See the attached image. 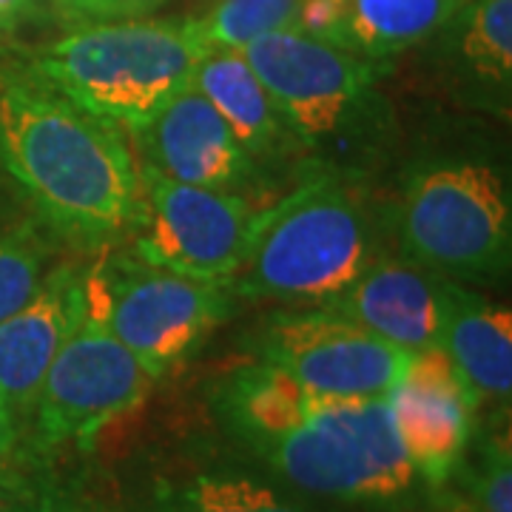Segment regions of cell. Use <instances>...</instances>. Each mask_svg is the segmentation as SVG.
<instances>
[{"label": "cell", "mask_w": 512, "mask_h": 512, "mask_svg": "<svg viewBox=\"0 0 512 512\" xmlns=\"http://www.w3.org/2000/svg\"><path fill=\"white\" fill-rule=\"evenodd\" d=\"M0 160L69 234L114 237L140 222L143 194L123 131L46 83L0 92Z\"/></svg>", "instance_id": "obj_1"}, {"label": "cell", "mask_w": 512, "mask_h": 512, "mask_svg": "<svg viewBox=\"0 0 512 512\" xmlns=\"http://www.w3.org/2000/svg\"><path fill=\"white\" fill-rule=\"evenodd\" d=\"M205 52L194 20H114L55 40L37 74L80 109L137 128L191 86Z\"/></svg>", "instance_id": "obj_2"}, {"label": "cell", "mask_w": 512, "mask_h": 512, "mask_svg": "<svg viewBox=\"0 0 512 512\" xmlns=\"http://www.w3.org/2000/svg\"><path fill=\"white\" fill-rule=\"evenodd\" d=\"M373 262V234L362 205L330 177L299 185L268 211L228 282L239 296L291 305H328Z\"/></svg>", "instance_id": "obj_3"}, {"label": "cell", "mask_w": 512, "mask_h": 512, "mask_svg": "<svg viewBox=\"0 0 512 512\" xmlns=\"http://www.w3.org/2000/svg\"><path fill=\"white\" fill-rule=\"evenodd\" d=\"M291 484L333 498L387 501L404 495L416 481V467L404 453L387 399L328 402L311 410L254 447Z\"/></svg>", "instance_id": "obj_4"}, {"label": "cell", "mask_w": 512, "mask_h": 512, "mask_svg": "<svg viewBox=\"0 0 512 512\" xmlns=\"http://www.w3.org/2000/svg\"><path fill=\"white\" fill-rule=\"evenodd\" d=\"M399 231L410 259L427 271H501L510 262V188L478 160L424 168L407 183Z\"/></svg>", "instance_id": "obj_5"}, {"label": "cell", "mask_w": 512, "mask_h": 512, "mask_svg": "<svg viewBox=\"0 0 512 512\" xmlns=\"http://www.w3.org/2000/svg\"><path fill=\"white\" fill-rule=\"evenodd\" d=\"M228 282H205L117 256L86 276L94 319L160 379L217 328L228 311Z\"/></svg>", "instance_id": "obj_6"}, {"label": "cell", "mask_w": 512, "mask_h": 512, "mask_svg": "<svg viewBox=\"0 0 512 512\" xmlns=\"http://www.w3.org/2000/svg\"><path fill=\"white\" fill-rule=\"evenodd\" d=\"M157 376L92 313L57 350L35 402L40 447L86 444L143 404Z\"/></svg>", "instance_id": "obj_7"}, {"label": "cell", "mask_w": 512, "mask_h": 512, "mask_svg": "<svg viewBox=\"0 0 512 512\" xmlns=\"http://www.w3.org/2000/svg\"><path fill=\"white\" fill-rule=\"evenodd\" d=\"M242 52L271 94L282 123L308 143L342 134L365 109L382 72L379 60L299 29L268 32Z\"/></svg>", "instance_id": "obj_8"}, {"label": "cell", "mask_w": 512, "mask_h": 512, "mask_svg": "<svg viewBox=\"0 0 512 512\" xmlns=\"http://www.w3.org/2000/svg\"><path fill=\"white\" fill-rule=\"evenodd\" d=\"M137 256L171 274L231 282L248 254L256 211L228 188L146 174Z\"/></svg>", "instance_id": "obj_9"}, {"label": "cell", "mask_w": 512, "mask_h": 512, "mask_svg": "<svg viewBox=\"0 0 512 512\" xmlns=\"http://www.w3.org/2000/svg\"><path fill=\"white\" fill-rule=\"evenodd\" d=\"M262 362L328 402L387 399L416 353L396 348L328 308L279 313L268 322Z\"/></svg>", "instance_id": "obj_10"}, {"label": "cell", "mask_w": 512, "mask_h": 512, "mask_svg": "<svg viewBox=\"0 0 512 512\" xmlns=\"http://www.w3.org/2000/svg\"><path fill=\"white\" fill-rule=\"evenodd\" d=\"M390 410L416 473L430 484L453 476L467 450L478 402L439 348L410 359L402 382L390 393Z\"/></svg>", "instance_id": "obj_11"}, {"label": "cell", "mask_w": 512, "mask_h": 512, "mask_svg": "<svg viewBox=\"0 0 512 512\" xmlns=\"http://www.w3.org/2000/svg\"><path fill=\"white\" fill-rule=\"evenodd\" d=\"M322 308L345 316L396 348L421 353L439 348L447 299L444 282L419 262L373 259L345 291Z\"/></svg>", "instance_id": "obj_12"}, {"label": "cell", "mask_w": 512, "mask_h": 512, "mask_svg": "<svg viewBox=\"0 0 512 512\" xmlns=\"http://www.w3.org/2000/svg\"><path fill=\"white\" fill-rule=\"evenodd\" d=\"M86 308V276L74 268H57L49 279L43 276L23 308L0 322V399L12 416L35 410L57 350L80 325Z\"/></svg>", "instance_id": "obj_13"}, {"label": "cell", "mask_w": 512, "mask_h": 512, "mask_svg": "<svg viewBox=\"0 0 512 512\" xmlns=\"http://www.w3.org/2000/svg\"><path fill=\"white\" fill-rule=\"evenodd\" d=\"M137 131L151 171L177 183L228 188L251 165V154L239 146L237 134L194 86L171 97Z\"/></svg>", "instance_id": "obj_14"}, {"label": "cell", "mask_w": 512, "mask_h": 512, "mask_svg": "<svg viewBox=\"0 0 512 512\" xmlns=\"http://www.w3.org/2000/svg\"><path fill=\"white\" fill-rule=\"evenodd\" d=\"M444 328L439 350L456 367L473 399L507 402L512 390V313L478 293L444 282Z\"/></svg>", "instance_id": "obj_15"}, {"label": "cell", "mask_w": 512, "mask_h": 512, "mask_svg": "<svg viewBox=\"0 0 512 512\" xmlns=\"http://www.w3.org/2000/svg\"><path fill=\"white\" fill-rule=\"evenodd\" d=\"M191 86L220 111L248 154L268 151L285 128L271 94L242 49H208L194 69Z\"/></svg>", "instance_id": "obj_16"}, {"label": "cell", "mask_w": 512, "mask_h": 512, "mask_svg": "<svg viewBox=\"0 0 512 512\" xmlns=\"http://www.w3.org/2000/svg\"><path fill=\"white\" fill-rule=\"evenodd\" d=\"M458 0H342V46L382 60L416 46L453 18Z\"/></svg>", "instance_id": "obj_17"}, {"label": "cell", "mask_w": 512, "mask_h": 512, "mask_svg": "<svg viewBox=\"0 0 512 512\" xmlns=\"http://www.w3.org/2000/svg\"><path fill=\"white\" fill-rule=\"evenodd\" d=\"M222 402L228 424L256 447L293 427L311 410L316 396L302 390L279 367L259 362L254 367H242L228 379Z\"/></svg>", "instance_id": "obj_18"}, {"label": "cell", "mask_w": 512, "mask_h": 512, "mask_svg": "<svg viewBox=\"0 0 512 512\" xmlns=\"http://www.w3.org/2000/svg\"><path fill=\"white\" fill-rule=\"evenodd\" d=\"M146 512H308L285 501L271 487L245 476L191 478L177 487H165Z\"/></svg>", "instance_id": "obj_19"}, {"label": "cell", "mask_w": 512, "mask_h": 512, "mask_svg": "<svg viewBox=\"0 0 512 512\" xmlns=\"http://www.w3.org/2000/svg\"><path fill=\"white\" fill-rule=\"evenodd\" d=\"M461 57L478 83L507 94L512 80V0H478L461 35Z\"/></svg>", "instance_id": "obj_20"}, {"label": "cell", "mask_w": 512, "mask_h": 512, "mask_svg": "<svg viewBox=\"0 0 512 512\" xmlns=\"http://www.w3.org/2000/svg\"><path fill=\"white\" fill-rule=\"evenodd\" d=\"M299 6L302 0H217L194 23L205 49H245L268 32L296 29Z\"/></svg>", "instance_id": "obj_21"}, {"label": "cell", "mask_w": 512, "mask_h": 512, "mask_svg": "<svg viewBox=\"0 0 512 512\" xmlns=\"http://www.w3.org/2000/svg\"><path fill=\"white\" fill-rule=\"evenodd\" d=\"M43 268L35 248L0 234V322L23 308L40 288Z\"/></svg>", "instance_id": "obj_22"}, {"label": "cell", "mask_w": 512, "mask_h": 512, "mask_svg": "<svg viewBox=\"0 0 512 512\" xmlns=\"http://www.w3.org/2000/svg\"><path fill=\"white\" fill-rule=\"evenodd\" d=\"M456 512H512L510 447L493 444L470 481V498Z\"/></svg>", "instance_id": "obj_23"}, {"label": "cell", "mask_w": 512, "mask_h": 512, "mask_svg": "<svg viewBox=\"0 0 512 512\" xmlns=\"http://www.w3.org/2000/svg\"><path fill=\"white\" fill-rule=\"evenodd\" d=\"M15 512H100L86 498L57 487H40L29 501H15Z\"/></svg>", "instance_id": "obj_24"}, {"label": "cell", "mask_w": 512, "mask_h": 512, "mask_svg": "<svg viewBox=\"0 0 512 512\" xmlns=\"http://www.w3.org/2000/svg\"><path fill=\"white\" fill-rule=\"evenodd\" d=\"M148 3L151 0H86L80 12L92 15V18H126V15L146 9Z\"/></svg>", "instance_id": "obj_25"}, {"label": "cell", "mask_w": 512, "mask_h": 512, "mask_svg": "<svg viewBox=\"0 0 512 512\" xmlns=\"http://www.w3.org/2000/svg\"><path fill=\"white\" fill-rule=\"evenodd\" d=\"M15 444H18V427H15V416L9 410V404L0 399V481L6 476L12 456H15Z\"/></svg>", "instance_id": "obj_26"}, {"label": "cell", "mask_w": 512, "mask_h": 512, "mask_svg": "<svg viewBox=\"0 0 512 512\" xmlns=\"http://www.w3.org/2000/svg\"><path fill=\"white\" fill-rule=\"evenodd\" d=\"M32 6V0H0V26H9Z\"/></svg>", "instance_id": "obj_27"}, {"label": "cell", "mask_w": 512, "mask_h": 512, "mask_svg": "<svg viewBox=\"0 0 512 512\" xmlns=\"http://www.w3.org/2000/svg\"><path fill=\"white\" fill-rule=\"evenodd\" d=\"M15 501H18V498L9 493V487L0 481V512H15Z\"/></svg>", "instance_id": "obj_28"}, {"label": "cell", "mask_w": 512, "mask_h": 512, "mask_svg": "<svg viewBox=\"0 0 512 512\" xmlns=\"http://www.w3.org/2000/svg\"><path fill=\"white\" fill-rule=\"evenodd\" d=\"M57 3H63V6H69V9H74V12H80L86 0H57Z\"/></svg>", "instance_id": "obj_29"}]
</instances>
